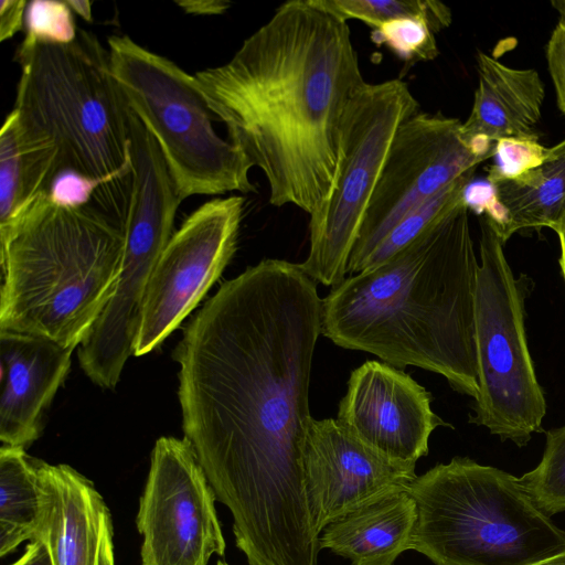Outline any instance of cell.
<instances>
[{
  "instance_id": "cell-1",
  "label": "cell",
  "mask_w": 565,
  "mask_h": 565,
  "mask_svg": "<svg viewBox=\"0 0 565 565\" xmlns=\"http://www.w3.org/2000/svg\"><path fill=\"white\" fill-rule=\"evenodd\" d=\"M321 315L299 264L264 259L221 286L175 350L184 438L247 565L318 564L303 450Z\"/></svg>"
},
{
  "instance_id": "cell-2",
  "label": "cell",
  "mask_w": 565,
  "mask_h": 565,
  "mask_svg": "<svg viewBox=\"0 0 565 565\" xmlns=\"http://www.w3.org/2000/svg\"><path fill=\"white\" fill-rule=\"evenodd\" d=\"M194 82L228 140L259 168L269 203L317 214L332 190L341 127L366 83L347 21L315 0H292L232 58Z\"/></svg>"
},
{
  "instance_id": "cell-3",
  "label": "cell",
  "mask_w": 565,
  "mask_h": 565,
  "mask_svg": "<svg viewBox=\"0 0 565 565\" xmlns=\"http://www.w3.org/2000/svg\"><path fill=\"white\" fill-rule=\"evenodd\" d=\"M479 262L462 202L406 247L345 278L322 299L321 334L478 396L475 297Z\"/></svg>"
},
{
  "instance_id": "cell-4",
  "label": "cell",
  "mask_w": 565,
  "mask_h": 565,
  "mask_svg": "<svg viewBox=\"0 0 565 565\" xmlns=\"http://www.w3.org/2000/svg\"><path fill=\"white\" fill-rule=\"evenodd\" d=\"M124 248L125 228L93 202L44 191L0 236V330L76 349L116 290Z\"/></svg>"
},
{
  "instance_id": "cell-5",
  "label": "cell",
  "mask_w": 565,
  "mask_h": 565,
  "mask_svg": "<svg viewBox=\"0 0 565 565\" xmlns=\"http://www.w3.org/2000/svg\"><path fill=\"white\" fill-rule=\"evenodd\" d=\"M14 108L28 143L53 147L60 173L96 184L93 204L125 228L131 194L128 105L115 82L109 54L90 32L70 43L24 38Z\"/></svg>"
},
{
  "instance_id": "cell-6",
  "label": "cell",
  "mask_w": 565,
  "mask_h": 565,
  "mask_svg": "<svg viewBox=\"0 0 565 565\" xmlns=\"http://www.w3.org/2000/svg\"><path fill=\"white\" fill-rule=\"evenodd\" d=\"M407 490L417 508L411 550L435 565H537L565 552V531L499 468L455 457Z\"/></svg>"
},
{
  "instance_id": "cell-7",
  "label": "cell",
  "mask_w": 565,
  "mask_h": 565,
  "mask_svg": "<svg viewBox=\"0 0 565 565\" xmlns=\"http://www.w3.org/2000/svg\"><path fill=\"white\" fill-rule=\"evenodd\" d=\"M107 50L115 82L154 137L183 200L256 190L253 164L216 134L193 75L128 35H111Z\"/></svg>"
},
{
  "instance_id": "cell-8",
  "label": "cell",
  "mask_w": 565,
  "mask_h": 565,
  "mask_svg": "<svg viewBox=\"0 0 565 565\" xmlns=\"http://www.w3.org/2000/svg\"><path fill=\"white\" fill-rule=\"evenodd\" d=\"M475 297V348L479 393L469 422L502 441L524 447L542 431L546 399L525 334V300L533 281L515 277L490 222L480 221Z\"/></svg>"
},
{
  "instance_id": "cell-9",
  "label": "cell",
  "mask_w": 565,
  "mask_h": 565,
  "mask_svg": "<svg viewBox=\"0 0 565 565\" xmlns=\"http://www.w3.org/2000/svg\"><path fill=\"white\" fill-rule=\"evenodd\" d=\"M418 109L407 83L398 78L365 83L350 99L334 183L323 206L310 216L309 252L299 264L316 282L333 288L347 278L349 257L393 138Z\"/></svg>"
},
{
  "instance_id": "cell-10",
  "label": "cell",
  "mask_w": 565,
  "mask_h": 565,
  "mask_svg": "<svg viewBox=\"0 0 565 565\" xmlns=\"http://www.w3.org/2000/svg\"><path fill=\"white\" fill-rule=\"evenodd\" d=\"M461 124L418 111L399 126L351 250L348 274L364 270L377 245L405 215L487 160L463 139Z\"/></svg>"
},
{
  "instance_id": "cell-11",
  "label": "cell",
  "mask_w": 565,
  "mask_h": 565,
  "mask_svg": "<svg viewBox=\"0 0 565 565\" xmlns=\"http://www.w3.org/2000/svg\"><path fill=\"white\" fill-rule=\"evenodd\" d=\"M215 501L190 443L159 438L136 516L141 565H207L213 555L223 556Z\"/></svg>"
},
{
  "instance_id": "cell-12",
  "label": "cell",
  "mask_w": 565,
  "mask_h": 565,
  "mask_svg": "<svg viewBox=\"0 0 565 565\" xmlns=\"http://www.w3.org/2000/svg\"><path fill=\"white\" fill-rule=\"evenodd\" d=\"M245 198L194 210L163 248L145 289L134 355L153 351L196 307L235 253Z\"/></svg>"
},
{
  "instance_id": "cell-13",
  "label": "cell",
  "mask_w": 565,
  "mask_h": 565,
  "mask_svg": "<svg viewBox=\"0 0 565 565\" xmlns=\"http://www.w3.org/2000/svg\"><path fill=\"white\" fill-rule=\"evenodd\" d=\"M308 507L315 532L388 493L406 490L414 463L392 460L343 428L337 419L311 420L303 450Z\"/></svg>"
},
{
  "instance_id": "cell-14",
  "label": "cell",
  "mask_w": 565,
  "mask_h": 565,
  "mask_svg": "<svg viewBox=\"0 0 565 565\" xmlns=\"http://www.w3.org/2000/svg\"><path fill=\"white\" fill-rule=\"evenodd\" d=\"M335 419L383 456L414 465L428 454L431 433L449 426L434 413L424 386L403 370L379 361L352 371Z\"/></svg>"
},
{
  "instance_id": "cell-15",
  "label": "cell",
  "mask_w": 565,
  "mask_h": 565,
  "mask_svg": "<svg viewBox=\"0 0 565 565\" xmlns=\"http://www.w3.org/2000/svg\"><path fill=\"white\" fill-rule=\"evenodd\" d=\"M51 339L0 330V439L26 449L42 430L43 415L66 377L72 353Z\"/></svg>"
},
{
  "instance_id": "cell-16",
  "label": "cell",
  "mask_w": 565,
  "mask_h": 565,
  "mask_svg": "<svg viewBox=\"0 0 565 565\" xmlns=\"http://www.w3.org/2000/svg\"><path fill=\"white\" fill-rule=\"evenodd\" d=\"M40 526L53 565H97L109 510L94 483L73 467L38 460ZM33 540V541H34Z\"/></svg>"
},
{
  "instance_id": "cell-17",
  "label": "cell",
  "mask_w": 565,
  "mask_h": 565,
  "mask_svg": "<svg viewBox=\"0 0 565 565\" xmlns=\"http://www.w3.org/2000/svg\"><path fill=\"white\" fill-rule=\"evenodd\" d=\"M478 87L471 113L461 124V135L481 157L493 154L502 138L537 136L544 84L533 68L510 67L497 58L477 54Z\"/></svg>"
},
{
  "instance_id": "cell-18",
  "label": "cell",
  "mask_w": 565,
  "mask_h": 565,
  "mask_svg": "<svg viewBox=\"0 0 565 565\" xmlns=\"http://www.w3.org/2000/svg\"><path fill=\"white\" fill-rule=\"evenodd\" d=\"M407 489L383 495L329 523L320 533V550H329L351 565H394L402 553L411 550L417 520L416 502Z\"/></svg>"
},
{
  "instance_id": "cell-19",
  "label": "cell",
  "mask_w": 565,
  "mask_h": 565,
  "mask_svg": "<svg viewBox=\"0 0 565 565\" xmlns=\"http://www.w3.org/2000/svg\"><path fill=\"white\" fill-rule=\"evenodd\" d=\"M58 173L56 150L23 141L14 114H8L0 130V236L50 189Z\"/></svg>"
},
{
  "instance_id": "cell-20",
  "label": "cell",
  "mask_w": 565,
  "mask_h": 565,
  "mask_svg": "<svg viewBox=\"0 0 565 565\" xmlns=\"http://www.w3.org/2000/svg\"><path fill=\"white\" fill-rule=\"evenodd\" d=\"M494 185L505 211V222L497 233L503 243L526 228L554 231L565 211V139L550 148L541 166Z\"/></svg>"
},
{
  "instance_id": "cell-21",
  "label": "cell",
  "mask_w": 565,
  "mask_h": 565,
  "mask_svg": "<svg viewBox=\"0 0 565 565\" xmlns=\"http://www.w3.org/2000/svg\"><path fill=\"white\" fill-rule=\"evenodd\" d=\"M42 511L38 459L24 448H0V556L36 536Z\"/></svg>"
},
{
  "instance_id": "cell-22",
  "label": "cell",
  "mask_w": 565,
  "mask_h": 565,
  "mask_svg": "<svg viewBox=\"0 0 565 565\" xmlns=\"http://www.w3.org/2000/svg\"><path fill=\"white\" fill-rule=\"evenodd\" d=\"M475 170L465 172L405 215L377 245L363 271L383 264L457 209L463 202V192L473 180Z\"/></svg>"
},
{
  "instance_id": "cell-23",
  "label": "cell",
  "mask_w": 565,
  "mask_h": 565,
  "mask_svg": "<svg viewBox=\"0 0 565 565\" xmlns=\"http://www.w3.org/2000/svg\"><path fill=\"white\" fill-rule=\"evenodd\" d=\"M316 4L338 18L360 20L371 29L398 18H420L435 33L451 23L450 9L436 0H315Z\"/></svg>"
},
{
  "instance_id": "cell-24",
  "label": "cell",
  "mask_w": 565,
  "mask_h": 565,
  "mask_svg": "<svg viewBox=\"0 0 565 565\" xmlns=\"http://www.w3.org/2000/svg\"><path fill=\"white\" fill-rule=\"evenodd\" d=\"M536 507L550 518L565 511V425L546 433L539 465L520 477Z\"/></svg>"
},
{
  "instance_id": "cell-25",
  "label": "cell",
  "mask_w": 565,
  "mask_h": 565,
  "mask_svg": "<svg viewBox=\"0 0 565 565\" xmlns=\"http://www.w3.org/2000/svg\"><path fill=\"white\" fill-rule=\"evenodd\" d=\"M435 31L420 18H398L372 29L371 39L406 63L426 62L439 54Z\"/></svg>"
},
{
  "instance_id": "cell-26",
  "label": "cell",
  "mask_w": 565,
  "mask_h": 565,
  "mask_svg": "<svg viewBox=\"0 0 565 565\" xmlns=\"http://www.w3.org/2000/svg\"><path fill=\"white\" fill-rule=\"evenodd\" d=\"M548 153L550 148H545L539 142V135L499 139L494 143L491 157L493 163L488 169L486 180L495 184L516 179L541 166Z\"/></svg>"
},
{
  "instance_id": "cell-27",
  "label": "cell",
  "mask_w": 565,
  "mask_h": 565,
  "mask_svg": "<svg viewBox=\"0 0 565 565\" xmlns=\"http://www.w3.org/2000/svg\"><path fill=\"white\" fill-rule=\"evenodd\" d=\"M26 39L70 43L77 36L72 10L65 1H32L25 12Z\"/></svg>"
},
{
  "instance_id": "cell-28",
  "label": "cell",
  "mask_w": 565,
  "mask_h": 565,
  "mask_svg": "<svg viewBox=\"0 0 565 565\" xmlns=\"http://www.w3.org/2000/svg\"><path fill=\"white\" fill-rule=\"evenodd\" d=\"M47 191L58 204L82 206L93 202L96 184L78 173L64 171L56 175Z\"/></svg>"
},
{
  "instance_id": "cell-29",
  "label": "cell",
  "mask_w": 565,
  "mask_h": 565,
  "mask_svg": "<svg viewBox=\"0 0 565 565\" xmlns=\"http://www.w3.org/2000/svg\"><path fill=\"white\" fill-rule=\"evenodd\" d=\"M546 60L554 85L556 102L565 116V20L559 19L546 47Z\"/></svg>"
},
{
  "instance_id": "cell-30",
  "label": "cell",
  "mask_w": 565,
  "mask_h": 565,
  "mask_svg": "<svg viewBox=\"0 0 565 565\" xmlns=\"http://www.w3.org/2000/svg\"><path fill=\"white\" fill-rule=\"evenodd\" d=\"M28 2L24 0L0 1V41L12 38L22 29Z\"/></svg>"
},
{
  "instance_id": "cell-31",
  "label": "cell",
  "mask_w": 565,
  "mask_h": 565,
  "mask_svg": "<svg viewBox=\"0 0 565 565\" xmlns=\"http://www.w3.org/2000/svg\"><path fill=\"white\" fill-rule=\"evenodd\" d=\"M175 3L186 13L195 15H218L225 13L231 2L226 0H182Z\"/></svg>"
},
{
  "instance_id": "cell-32",
  "label": "cell",
  "mask_w": 565,
  "mask_h": 565,
  "mask_svg": "<svg viewBox=\"0 0 565 565\" xmlns=\"http://www.w3.org/2000/svg\"><path fill=\"white\" fill-rule=\"evenodd\" d=\"M10 565H53L46 544L43 541H31L24 553Z\"/></svg>"
},
{
  "instance_id": "cell-33",
  "label": "cell",
  "mask_w": 565,
  "mask_h": 565,
  "mask_svg": "<svg viewBox=\"0 0 565 565\" xmlns=\"http://www.w3.org/2000/svg\"><path fill=\"white\" fill-rule=\"evenodd\" d=\"M97 565H116L114 531L110 513L105 518Z\"/></svg>"
},
{
  "instance_id": "cell-34",
  "label": "cell",
  "mask_w": 565,
  "mask_h": 565,
  "mask_svg": "<svg viewBox=\"0 0 565 565\" xmlns=\"http://www.w3.org/2000/svg\"><path fill=\"white\" fill-rule=\"evenodd\" d=\"M68 8L87 22H92V2L88 0H67Z\"/></svg>"
},
{
  "instance_id": "cell-35",
  "label": "cell",
  "mask_w": 565,
  "mask_h": 565,
  "mask_svg": "<svg viewBox=\"0 0 565 565\" xmlns=\"http://www.w3.org/2000/svg\"><path fill=\"white\" fill-rule=\"evenodd\" d=\"M554 232H556L559 246H561V256H559V267L561 273L565 282V211L563 212Z\"/></svg>"
},
{
  "instance_id": "cell-36",
  "label": "cell",
  "mask_w": 565,
  "mask_h": 565,
  "mask_svg": "<svg viewBox=\"0 0 565 565\" xmlns=\"http://www.w3.org/2000/svg\"><path fill=\"white\" fill-rule=\"evenodd\" d=\"M537 565H565V552Z\"/></svg>"
},
{
  "instance_id": "cell-37",
  "label": "cell",
  "mask_w": 565,
  "mask_h": 565,
  "mask_svg": "<svg viewBox=\"0 0 565 565\" xmlns=\"http://www.w3.org/2000/svg\"><path fill=\"white\" fill-rule=\"evenodd\" d=\"M551 4L559 13L561 19L565 20V0H553Z\"/></svg>"
},
{
  "instance_id": "cell-38",
  "label": "cell",
  "mask_w": 565,
  "mask_h": 565,
  "mask_svg": "<svg viewBox=\"0 0 565 565\" xmlns=\"http://www.w3.org/2000/svg\"><path fill=\"white\" fill-rule=\"evenodd\" d=\"M216 565H230L228 563H226L225 561H217Z\"/></svg>"
}]
</instances>
